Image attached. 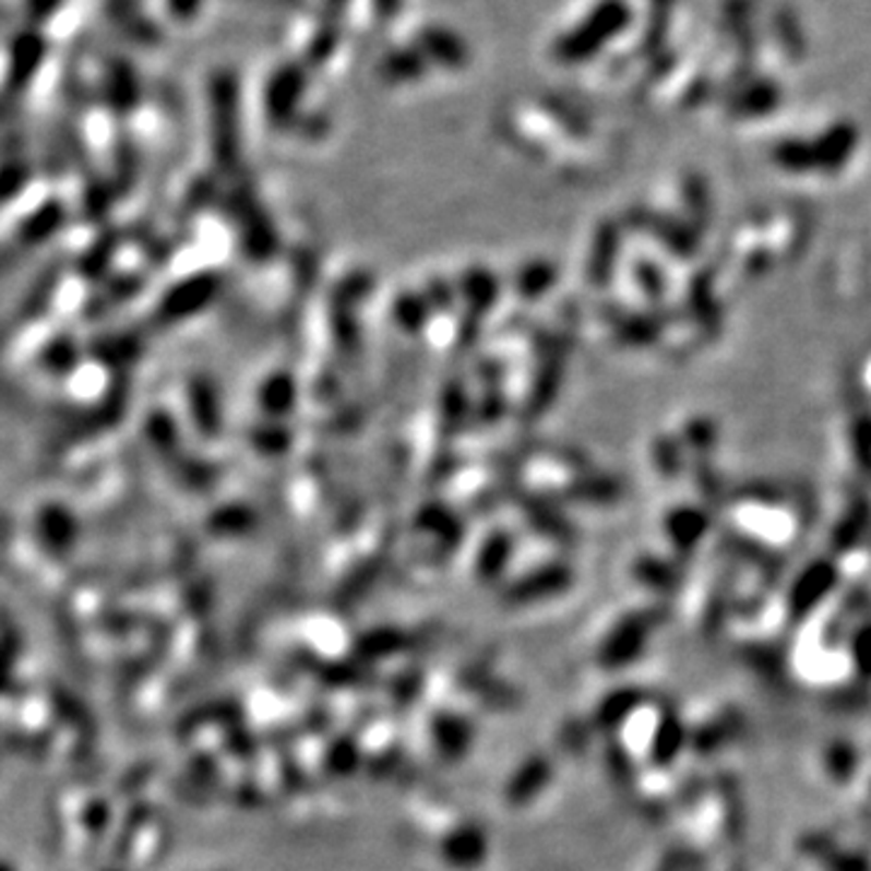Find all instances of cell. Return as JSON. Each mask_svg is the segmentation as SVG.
<instances>
[{
    "label": "cell",
    "mask_w": 871,
    "mask_h": 871,
    "mask_svg": "<svg viewBox=\"0 0 871 871\" xmlns=\"http://www.w3.org/2000/svg\"><path fill=\"white\" fill-rule=\"evenodd\" d=\"M859 640H862V642H859V656H862L859 661L871 668V632L862 634Z\"/></svg>",
    "instance_id": "6da1fadb"
}]
</instances>
